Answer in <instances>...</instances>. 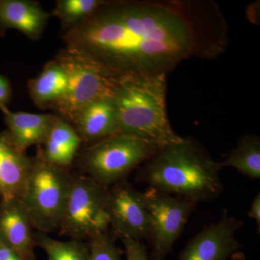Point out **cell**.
Returning a JSON list of instances; mask_svg holds the SVG:
<instances>
[{
  "label": "cell",
  "instance_id": "obj_7",
  "mask_svg": "<svg viewBox=\"0 0 260 260\" xmlns=\"http://www.w3.org/2000/svg\"><path fill=\"white\" fill-rule=\"evenodd\" d=\"M109 227L107 189L85 174H73L59 234L88 241Z\"/></svg>",
  "mask_w": 260,
  "mask_h": 260
},
{
  "label": "cell",
  "instance_id": "obj_10",
  "mask_svg": "<svg viewBox=\"0 0 260 260\" xmlns=\"http://www.w3.org/2000/svg\"><path fill=\"white\" fill-rule=\"evenodd\" d=\"M243 225V220L224 210L218 222L205 227L188 242L179 260L229 259L243 247L236 236Z\"/></svg>",
  "mask_w": 260,
  "mask_h": 260
},
{
  "label": "cell",
  "instance_id": "obj_21",
  "mask_svg": "<svg viewBox=\"0 0 260 260\" xmlns=\"http://www.w3.org/2000/svg\"><path fill=\"white\" fill-rule=\"evenodd\" d=\"M88 242L89 260H122L121 249L116 245L114 237L108 231L93 236Z\"/></svg>",
  "mask_w": 260,
  "mask_h": 260
},
{
  "label": "cell",
  "instance_id": "obj_20",
  "mask_svg": "<svg viewBox=\"0 0 260 260\" xmlns=\"http://www.w3.org/2000/svg\"><path fill=\"white\" fill-rule=\"evenodd\" d=\"M105 0H58L51 15L60 20L64 30L93 15Z\"/></svg>",
  "mask_w": 260,
  "mask_h": 260
},
{
  "label": "cell",
  "instance_id": "obj_25",
  "mask_svg": "<svg viewBox=\"0 0 260 260\" xmlns=\"http://www.w3.org/2000/svg\"><path fill=\"white\" fill-rule=\"evenodd\" d=\"M0 260H22L18 254L0 238Z\"/></svg>",
  "mask_w": 260,
  "mask_h": 260
},
{
  "label": "cell",
  "instance_id": "obj_8",
  "mask_svg": "<svg viewBox=\"0 0 260 260\" xmlns=\"http://www.w3.org/2000/svg\"><path fill=\"white\" fill-rule=\"evenodd\" d=\"M150 224V260H165L198 203L149 187L145 192Z\"/></svg>",
  "mask_w": 260,
  "mask_h": 260
},
{
  "label": "cell",
  "instance_id": "obj_5",
  "mask_svg": "<svg viewBox=\"0 0 260 260\" xmlns=\"http://www.w3.org/2000/svg\"><path fill=\"white\" fill-rule=\"evenodd\" d=\"M162 148L160 145L118 134L85 146L78 165L84 174L108 189L144 164Z\"/></svg>",
  "mask_w": 260,
  "mask_h": 260
},
{
  "label": "cell",
  "instance_id": "obj_9",
  "mask_svg": "<svg viewBox=\"0 0 260 260\" xmlns=\"http://www.w3.org/2000/svg\"><path fill=\"white\" fill-rule=\"evenodd\" d=\"M107 213L116 237L148 240L150 224L144 195L126 179L107 189Z\"/></svg>",
  "mask_w": 260,
  "mask_h": 260
},
{
  "label": "cell",
  "instance_id": "obj_22",
  "mask_svg": "<svg viewBox=\"0 0 260 260\" xmlns=\"http://www.w3.org/2000/svg\"><path fill=\"white\" fill-rule=\"evenodd\" d=\"M124 246L126 260H150L146 248L140 241L129 238L121 239Z\"/></svg>",
  "mask_w": 260,
  "mask_h": 260
},
{
  "label": "cell",
  "instance_id": "obj_15",
  "mask_svg": "<svg viewBox=\"0 0 260 260\" xmlns=\"http://www.w3.org/2000/svg\"><path fill=\"white\" fill-rule=\"evenodd\" d=\"M81 144V140L73 126L56 115L46 140L38 150L49 164L69 169Z\"/></svg>",
  "mask_w": 260,
  "mask_h": 260
},
{
  "label": "cell",
  "instance_id": "obj_18",
  "mask_svg": "<svg viewBox=\"0 0 260 260\" xmlns=\"http://www.w3.org/2000/svg\"><path fill=\"white\" fill-rule=\"evenodd\" d=\"M220 162L222 169L234 168L244 177L251 179L260 178V137L249 134L239 139L235 148Z\"/></svg>",
  "mask_w": 260,
  "mask_h": 260
},
{
  "label": "cell",
  "instance_id": "obj_12",
  "mask_svg": "<svg viewBox=\"0 0 260 260\" xmlns=\"http://www.w3.org/2000/svg\"><path fill=\"white\" fill-rule=\"evenodd\" d=\"M68 122L86 146L119 133L114 98L99 99L80 109Z\"/></svg>",
  "mask_w": 260,
  "mask_h": 260
},
{
  "label": "cell",
  "instance_id": "obj_6",
  "mask_svg": "<svg viewBox=\"0 0 260 260\" xmlns=\"http://www.w3.org/2000/svg\"><path fill=\"white\" fill-rule=\"evenodd\" d=\"M72 174L45 160L39 150L20 201L37 232L59 230L68 199Z\"/></svg>",
  "mask_w": 260,
  "mask_h": 260
},
{
  "label": "cell",
  "instance_id": "obj_16",
  "mask_svg": "<svg viewBox=\"0 0 260 260\" xmlns=\"http://www.w3.org/2000/svg\"><path fill=\"white\" fill-rule=\"evenodd\" d=\"M15 144L24 151L32 145L41 146L47 138L56 114L10 112L3 113Z\"/></svg>",
  "mask_w": 260,
  "mask_h": 260
},
{
  "label": "cell",
  "instance_id": "obj_2",
  "mask_svg": "<svg viewBox=\"0 0 260 260\" xmlns=\"http://www.w3.org/2000/svg\"><path fill=\"white\" fill-rule=\"evenodd\" d=\"M221 169L204 145L188 137L154 154L138 169L135 179L166 194L205 203L223 194Z\"/></svg>",
  "mask_w": 260,
  "mask_h": 260
},
{
  "label": "cell",
  "instance_id": "obj_24",
  "mask_svg": "<svg viewBox=\"0 0 260 260\" xmlns=\"http://www.w3.org/2000/svg\"><path fill=\"white\" fill-rule=\"evenodd\" d=\"M248 216L255 221L258 234H260V194H256L248 212Z\"/></svg>",
  "mask_w": 260,
  "mask_h": 260
},
{
  "label": "cell",
  "instance_id": "obj_1",
  "mask_svg": "<svg viewBox=\"0 0 260 260\" xmlns=\"http://www.w3.org/2000/svg\"><path fill=\"white\" fill-rule=\"evenodd\" d=\"M62 39L116 75H167L186 59L223 55L229 25L211 0H106Z\"/></svg>",
  "mask_w": 260,
  "mask_h": 260
},
{
  "label": "cell",
  "instance_id": "obj_3",
  "mask_svg": "<svg viewBox=\"0 0 260 260\" xmlns=\"http://www.w3.org/2000/svg\"><path fill=\"white\" fill-rule=\"evenodd\" d=\"M167 77V74L120 75L114 97L119 133L162 148L183 140L173 129L168 116Z\"/></svg>",
  "mask_w": 260,
  "mask_h": 260
},
{
  "label": "cell",
  "instance_id": "obj_4",
  "mask_svg": "<svg viewBox=\"0 0 260 260\" xmlns=\"http://www.w3.org/2000/svg\"><path fill=\"white\" fill-rule=\"evenodd\" d=\"M68 79V86L62 97L51 104L52 109L69 121L80 109L90 103L114 98L120 75L91 56L66 47L56 56Z\"/></svg>",
  "mask_w": 260,
  "mask_h": 260
},
{
  "label": "cell",
  "instance_id": "obj_14",
  "mask_svg": "<svg viewBox=\"0 0 260 260\" xmlns=\"http://www.w3.org/2000/svg\"><path fill=\"white\" fill-rule=\"evenodd\" d=\"M49 14L39 3L32 0H0V34L15 29L29 39L42 37Z\"/></svg>",
  "mask_w": 260,
  "mask_h": 260
},
{
  "label": "cell",
  "instance_id": "obj_19",
  "mask_svg": "<svg viewBox=\"0 0 260 260\" xmlns=\"http://www.w3.org/2000/svg\"><path fill=\"white\" fill-rule=\"evenodd\" d=\"M37 246L42 248L47 254L48 260H89L90 244L88 241L70 239L59 242L45 233H34Z\"/></svg>",
  "mask_w": 260,
  "mask_h": 260
},
{
  "label": "cell",
  "instance_id": "obj_26",
  "mask_svg": "<svg viewBox=\"0 0 260 260\" xmlns=\"http://www.w3.org/2000/svg\"><path fill=\"white\" fill-rule=\"evenodd\" d=\"M230 260H246L245 254L241 251H238L237 252L234 253L231 257Z\"/></svg>",
  "mask_w": 260,
  "mask_h": 260
},
{
  "label": "cell",
  "instance_id": "obj_13",
  "mask_svg": "<svg viewBox=\"0 0 260 260\" xmlns=\"http://www.w3.org/2000/svg\"><path fill=\"white\" fill-rule=\"evenodd\" d=\"M31 221L20 199L0 200V238L22 260H37Z\"/></svg>",
  "mask_w": 260,
  "mask_h": 260
},
{
  "label": "cell",
  "instance_id": "obj_11",
  "mask_svg": "<svg viewBox=\"0 0 260 260\" xmlns=\"http://www.w3.org/2000/svg\"><path fill=\"white\" fill-rule=\"evenodd\" d=\"M34 164V157L15 144L9 131L0 133V198L20 199Z\"/></svg>",
  "mask_w": 260,
  "mask_h": 260
},
{
  "label": "cell",
  "instance_id": "obj_17",
  "mask_svg": "<svg viewBox=\"0 0 260 260\" xmlns=\"http://www.w3.org/2000/svg\"><path fill=\"white\" fill-rule=\"evenodd\" d=\"M68 79L60 64L54 59L44 65L37 78L29 80V94L32 102L42 109L48 107L64 95Z\"/></svg>",
  "mask_w": 260,
  "mask_h": 260
},
{
  "label": "cell",
  "instance_id": "obj_23",
  "mask_svg": "<svg viewBox=\"0 0 260 260\" xmlns=\"http://www.w3.org/2000/svg\"><path fill=\"white\" fill-rule=\"evenodd\" d=\"M12 88L8 78L0 75V110L3 113L8 110L11 100Z\"/></svg>",
  "mask_w": 260,
  "mask_h": 260
}]
</instances>
